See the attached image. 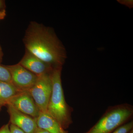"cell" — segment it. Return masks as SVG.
<instances>
[{
  "label": "cell",
  "instance_id": "cell-1",
  "mask_svg": "<svg viewBox=\"0 0 133 133\" xmlns=\"http://www.w3.org/2000/svg\"><path fill=\"white\" fill-rule=\"evenodd\" d=\"M26 50L55 69L62 67L66 50L51 28L31 22L23 39Z\"/></svg>",
  "mask_w": 133,
  "mask_h": 133
},
{
  "label": "cell",
  "instance_id": "cell-2",
  "mask_svg": "<svg viewBox=\"0 0 133 133\" xmlns=\"http://www.w3.org/2000/svg\"><path fill=\"white\" fill-rule=\"evenodd\" d=\"M62 68H55L51 73L52 90L47 111L65 130L72 124V109L67 104L65 99L61 79Z\"/></svg>",
  "mask_w": 133,
  "mask_h": 133
},
{
  "label": "cell",
  "instance_id": "cell-3",
  "mask_svg": "<svg viewBox=\"0 0 133 133\" xmlns=\"http://www.w3.org/2000/svg\"><path fill=\"white\" fill-rule=\"evenodd\" d=\"M133 114L132 107L128 104L110 107L96 124L84 133H111L128 122Z\"/></svg>",
  "mask_w": 133,
  "mask_h": 133
},
{
  "label": "cell",
  "instance_id": "cell-4",
  "mask_svg": "<svg viewBox=\"0 0 133 133\" xmlns=\"http://www.w3.org/2000/svg\"><path fill=\"white\" fill-rule=\"evenodd\" d=\"M51 74L38 76L33 87L28 91L41 112H47L52 90Z\"/></svg>",
  "mask_w": 133,
  "mask_h": 133
},
{
  "label": "cell",
  "instance_id": "cell-5",
  "mask_svg": "<svg viewBox=\"0 0 133 133\" xmlns=\"http://www.w3.org/2000/svg\"><path fill=\"white\" fill-rule=\"evenodd\" d=\"M10 72L12 84L21 91H28L35 83L38 76L19 64L6 66Z\"/></svg>",
  "mask_w": 133,
  "mask_h": 133
},
{
  "label": "cell",
  "instance_id": "cell-6",
  "mask_svg": "<svg viewBox=\"0 0 133 133\" xmlns=\"http://www.w3.org/2000/svg\"><path fill=\"white\" fill-rule=\"evenodd\" d=\"M9 105L19 111L36 118L40 111L33 98L28 91H22L8 101Z\"/></svg>",
  "mask_w": 133,
  "mask_h": 133
},
{
  "label": "cell",
  "instance_id": "cell-7",
  "mask_svg": "<svg viewBox=\"0 0 133 133\" xmlns=\"http://www.w3.org/2000/svg\"><path fill=\"white\" fill-rule=\"evenodd\" d=\"M10 124L18 127L25 133H35L37 129L36 118L19 111L8 105Z\"/></svg>",
  "mask_w": 133,
  "mask_h": 133
},
{
  "label": "cell",
  "instance_id": "cell-8",
  "mask_svg": "<svg viewBox=\"0 0 133 133\" xmlns=\"http://www.w3.org/2000/svg\"><path fill=\"white\" fill-rule=\"evenodd\" d=\"M19 64L37 76L51 74L54 68L26 50L25 54Z\"/></svg>",
  "mask_w": 133,
  "mask_h": 133
},
{
  "label": "cell",
  "instance_id": "cell-9",
  "mask_svg": "<svg viewBox=\"0 0 133 133\" xmlns=\"http://www.w3.org/2000/svg\"><path fill=\"white\" fill-rule=\"evenodd\" d=\"M36 121L37 127L50 133H68L47 111L40 112Z\"/></svg>",
  "mask_w": 133,
  "mask_h": 133
},
{
  "label": "cell",
  "instance_id": "cell-10",
  "mask_svg": "<svg viewBox=\"0 0 133 133\" xmlns=\"http://www.w3.org/2000/svg\"><path fill=\"white\" fill-rule=\"evenodd\" d=\"M21 91L12 84L0 82V105H6L8 101Z\"/></svg>",
  "mask_w": 133,
  "mask_h": 133
},
{
  "label": "cell",
  "instance_id": "cell-11",
  "mask_svg": "<svg viewBox=\"0 0 133 133\" xmlns=\"http://www.w3.org/2000/svg\"><path fill=\"white\" fill-rule=\"evenodd\" d=\"M0 82L12 84L10 72L6 66L0 65Z\"/></svg>",
  "mask_w": 133,
  "mask_h": 133
},
{
  "label": "cell",
  "instance_id": "cell-12",
  "mask_svg": "<svg viewBox=\"0 0 133 133\" xmlns=\"http://www.w3.org/2000/svg\"><path fill=\"white\" fill-rule=\"evenodd\" d=\"M133 128V122L131 121L119 126L111 133H128Z\"/></svg>",
  "mask_w": 133,
  "mask_h": 133
},
{
  "label": "cell",
  "instance_id": "cell-13",
  "mask_svg": "<svg viewBox=\"0 0 133 133\" xmlns=\"http://www.w3.org/2000/svg\"><path fill=\"white\" fill-rule=\"evenodd\" d=\"M10 133H25L18 127L12 124H10Z\"/></svg>",
  "mask_w": 133,
  "mask_h": 133
},
{
  "label": "cell",
  "instance_id": "cell-14",
  "mask_svg": "<svg viewBox=\"0 0 133 133\" xmlns=\"http://www.w3.org/2000/svg\"><path fill=\"white\" fill-rule=\"evenodd\" d=\"M10 123L3 126L0 128V133H10Z\"/></svg>",
  "mask_w": 133,
  "mask_h": 133
},
{
  "label": "cell",
  "instance_id": "cell-15",
  "mask_svg": "<svg viewBox=\"0 0 133 133\" xmlns=\"http://www.w3.org/2000/svg\"><path fill=\"white\" fill-rule=\"evenodd\" d=\"M35 133H50L48 131H45L44 129H42L38 128H37L35 132Z\"/></svg>",
  "mask_w": 133,
  "mask_h": 133
},
{
  "label": "cell",
  "instance_id": "cell-16",
  "mask_svg": "<svg viewBox=\"0 0 133 133\" xmlns=\"http://www.w3.org/2000/svg\"><path fill=\"white\" fill-rule=\"evenodd\" d=\"M1 1H0V5H1ZM4 14L5 13L3 12H0V19L3 18L4 16Z\"/></svg>",
  "mask_w": 133,
  "mask_h": 133
},
{
  "label": "cell",
  "instance_id": "cell-17",
  "mask_svg": "<svg viewBox=\"0 0 133 133\" xmlns=\"http://www.w3.org/2000/svg\"><path fill=\"white\" fill-rule=\"evenodd\" d=\"M128 133H133V129L131 130Z\"/></svg>",
  "mask_w": 133,
  "mask_h": 133
},
{
  "label": "cell",
  "instance_id": "cell-18",
  "mask_svg": "<svg viewBox=\"0 0 133 133\" xmlns=\"http://www.w3.org/2000/svg\"><path fill=\"white\" fill-rule=\"evenodd\" d=\"M2 107L1 106V105H0V110H1V109Z\"/></svg>",
  "mask_w": 133,
  "mask_h": 133
},
{
  "label": "cell",
  "instance_id": "cell-19",
  "mask_svg": "<svg viewBox=\"0 0 133 133\" xmlns=\"http://www.w3.org/2000/svg\"><path fill=\"white\" fill-rule=\"evenodd\" d=\"M1 56V51H0V56Z\"/></svg>",
  "mask_w": 133,
  "mask_h": 133
}]
</instances>
